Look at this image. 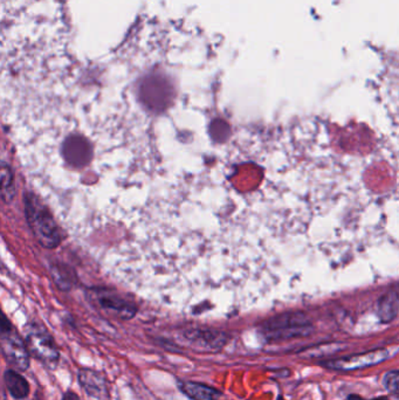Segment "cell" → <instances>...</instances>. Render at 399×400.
<instances>
[{"instance_id":"obj_1","label":"cell","mask_w":399,"mask_h":400,"mask_svg":"<svg viewBox=\"0 0 399 400\" xmlns=\"http://www.w3.org/2000/svg\"><path fill=\"white\" fill-rule=\"evenodd\" d=\"M25 215L32 233L39 244L45 248H57L61 244V235L57 224L48 208L37 194H25Z\"/></svg>"},{"instance_id":"obj_2","label":"cell","mask_w":399,"mask_h":400,"mask_svg":"<svg viewBox=\"0 0 399 400\" xmlns=\"http://www.w3.org/2000/svg\"><path fill=\"white\" fill-rule=\"evenodd\" d=\"M313 331V325L303 313H285L275 316L261 325V335L266 343L307 337Z\"/></svg>"},{"instance_id":"obj_3","label":"cell","mask_w":399,"mask_h":400,"mask_svg":"<svg viewBox=\"0 0 399 400\" xmlns=\"http://www.w3.org/2000/svg\"><path fill=\"white\" fill-rule=\"evenodd\" d=\"M25 344L30 356L42 364L54 367L60 359V352L53 336L44 325L30 323L25 327Z\"/></svg>"},{"instance_id":"obj_4","label":"cell","mask_w":399,"mask_h":400,"mask_svg":"<svg viewBox=\"0 0 399 400\" xmlns=\"http://www.w3.org/2000/svg\"><path fill=\"white\" fill-rule=\"evenodd\" d=\"M0 355L20 372L30 367V355L25 340L10 321L0 325Z\"/></svg>"},{"instance_id":"obj_5","label":"cell","mask_w":399,"mask_h":400,"mask_svg":"<svg viewBox=\"0 0 399 400\" xmlns=\"http://www.w3.org/2000/svg\"><path fill=\"white\" fill-rule=\"evenodd\" d=\"M391 356V350L389 349H375L355 355L343 356L339 358L326 359L320 362V365L328 370L351 372L380 364L388 361Z\"/></svg>"},{"instance_id":"obj_6","label":"cell","mask_w":399,"mask_h":400,"mask_svg":"<svg viewBox=\"0 0 399 400\" xmlns=\"http://www.w3.org/2000/svg\"><path fill=\"white\" fill-rule=\"evenodd\" d=\"M184 338L200 352H220L230 340L225 332L211 329H188L184 331Z\"/></svg>"},{"instance_id":"obj_7","label":"cell","mask_w":399,"mask_h":400,"mask_svg":"<svg viewBox=\"0 0 399 400\" xmlns=\"http://www.w3.org/2000/svg\"><path fill=\"white\" fill-rule=\"evenodd\" d=\"M91 298L95 304L102 310L107 313H113L123 320L134 318L136 313L135 306H132V303L127 302L118 295L105 289H94L91 293Z\"/></svg>"},{"instance_id":"obj_8","label":"cell","mask_w":399,"mask_h":400,"mask_svg":"<svg viewBox=\"0 0 399 400\" xmlns=\"http://www.w3.org/2000/svg\"><path fill=\"white\" fill-rule=\"evenodd\" d=\"M80 386L88 396L98 400H106L109 397V390L106 378L98 371L81 369L78 374Z\"/></svg>"},{"instance_id":"obj_9","label":"cell","mask_w":399,"mask_h":400,"mask_svg":"<svg viewBox=\"0 0 399 400\" xmlns=\"http://www.w3.org/2000/svg\"><path fill=\"white\" fill-rule=\"evenodd\" d=\"M177 386L191 400H219L222 396V391L198 381H178Z\"/></svg>"},{"instance_id":"obj_10","label":"cell","mask_w":399,"mask_h":400,"mask_svg":"<svg viewBox=\"0 0 399 400\" xmlns=\"http://www.w3.org/2000/svg\"><path fill=\"white\" fill-rule=\"evenodd\" d=\"M4 383L8 391L15 399H26L30 394V384L23 374L13 369L5 371Z\"/></svg>"},{"instance_id":"obj_11","label":"cell","mask_w":399,"mask_h":400,"mask_svg":"<svg viewBox=\"0 0 399 400\" xmlns=\"http://www.w3.org/2000/svg\"><path fill=\"white\" fill-rule=\"evenodd\" d=\"M346 349V344L341 343H326L317 345V347H309V349H301L296 352V354H303V358H319L324 356L335 355Z\"/></svg>"},{"instance_id":"obj_12","label":"cell","mask_w":399,"mask_h":400,"mask_svg":"<svg viewBox=\"0 0 399 400\" xmlns=\"http://www.w3.org/2000/svg\"><path fill=\"white\" fill-rule=\"evenodd\" d=\"M398 313V298L397 293L389 294L388 296L380 300V306H378V318L380 322L389 323L393 321Z\"/></svg>"},{"instance_id":"obj_13","label":"cell","mask_w":399,"mask_h":400,"mask_svg":"<svg viewBox=\"0 0 399 400\" xmlns=\"http://www.w3.org/2000/svg\"><path fill=\"white\" fill-rule=\"evenodd\" d=\"M13 174L10 167L0 164V196L11 198L13 196Z\"/></svg>"},{"instance_id":"obj_14","label":"cell","mask_w":399,"mask_h":400,"mask_svg":"<svg viewBox=\"0 0 399 400\" xmlns=\"http://www.w3.org/2000/svg\"><path fill=\"white\" fill-rule=\"evenodd\" d=\"M399 371L398 370H391L387 372V374L383 376V379H382V383H383V386H384L385 390L388 391L390 394H393V396H398L399 391Z\"/></svg>"},{"instance_id":"obj_15","label":"cell","mask_w":399,"mask_h":400,"mask_svg":"<svg viewBox=\"0 0 399 400\" xmlns=\"http://www.w3.org/2000/svg\"><path fill=\"white\" fill-rule=\"evenodd\" d=\"M62 400H80L79 396L73 391H67L62 397Z\"/></svg>"},{"instance_id":"obj_16","label":"cell","mask_w":399,"mask_h":400,"mask_svg":"<svg viewBox=\"0 0 399 400\" xmlns=\"http://www.w3.org/2000/svg\"><path fill=\"white\" fill-rule=\"evenodd\" d=\"M346 400H371L366 399L363 397L360 396V394H355V393H351L349 396L346 397Z\"/></svg>"},{"instance_id":"obj_17","label":"cell","mask_w":399,"mask_h":400,"mask_svg":"<svg viewBox=\"0 0 399 400\" xmlns=\"http://www.w3.org/2000/svg\"><path fill=\"white\" fill-rule=\"evenodd\" d=\"M0 400H6V394H5L3 388H0Z\"/></svg>"},{"instance_id":"obj_18","label":"cell","mask_w":399,"mask_h":400,"mask_svg":"<svg viewBox=\"0 0 399 400\" xmlns=\"http://www.w3.org/2000/svg\"><path fill=\"white\" fill-rule=\"evenodd\" d=\"M371 400H389V398L387 396H380L376 397V398H373Z\"/></svg>"},{"instance_id":"obj_19","label":"cell","mask_w":399,"mask_h":400,"mask_svg":"<svg viewBox=\"0 0 399 400\" xmlns=\"http://www.w3.org/2000/svg\"><path fill=\"white\" fill-rule=\"evenodd\" d=\"M276 400H286V399L283 398V394H279V396H278V398H276Z\"/></svg>"}]
</instances>
